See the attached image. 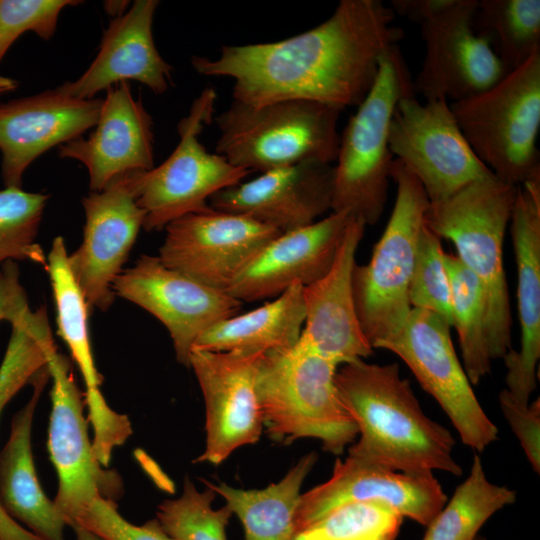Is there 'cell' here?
Returning a JSON list of instances; mask_svg holds the SVG:
<instances>
[{
  "label": "cell",
  "instance_id": "6da1fadb",
  "mask_svg": "<svg viewBox=\"0 0 540 540\" xmlns=\"http://www.w3.org/2000/svg\"><path fill=\"white\" fill-rule=\"evenodd\" d=\"M381 0H341L318 26L287 39L224 45L218 57L194 56L204 76L234 81L233 100L249 106L301 99L342 111L358 106L376 78L384 52L404 33Z\"/></svg>",
  "mask_w": 540,
  "mask_h": 540
},
{
  "label": "cell",
  "instance_id": "7a4b0ae2",
  "mask_svg": "<svg viewBox=\"0 0 540 540\" xmlns=\"http://www.w3.org/2000/svg\"><path fill=\"white\" fill-rule=\"evenodd\" d=\"M335 384L358 428L348 455L403 473L462 474L453 435L424 413L398 363H344Z\"/></svg>",
  "mask_w": 540,
  "mask_h": 540
},
{
  "label": "cell",
  "instance_id": "3957f363",
  "mask_svg": "<svg viewBox=\"0 0 540 540\" xmlns=\"http://www.w3.org/2000/svg\"><path fill=\"white\" fill-rule=\"evenodd\" d=\"M338 366L300 340L289 349L263 353L256 392L270 439L287 445L315 438L333 455L354 442L358 428L335 384Z\"/></svg>",
  "mask_w": 540,
  "mask_h": 540
},
{
  "label": "cell",
  "instance_id": "277c9868",
  "mask_svg": "<svg viewBox=\"0 0 540 540\" xmlns=\"http://www.w3.org/2000/svg\"><path fill=\"white\" fill-rule=\"evenodd\" d=\"M517 190L494 175L477 179L444 200L429 202L424 217L436 235L454 244L456 256L481 283L492 361L512 349L503 244Z\"/></svg>",
  "mask_w": 540,
  "mask_h": 540
},
{
  "label": "cell",
  "instance_id": "5b68a950",
  "mask_svg": "<svg viewBox=\"0 0 540 540\" xmlns=\"http://www.w3.org/2000/svg\"><path fill=\"white\" fill-rule=\"evenodd\" d=\"M415 95L398 44L380 58L372 87L349 119L334 165L332 212L346 211L365 225L376 224L388 197L393 155L389 130L397 103Z\"/></svg>",
  "mask_w": 540,
  "mask_h": 540
},
{
  "label": "cell",
  "instance_id": "8992f818",
  "mask_svg": "<svg viewBox=\"0 0 540 540\" xmlns=\"http://www.w3.org/2000/svg\"><path fill=\"white\" fill-rule=\"evenodd\" d=\"M340 110L315 101L288 99L249 106L238 101L215 118V153L251 173L305 161H336Z\"/></svg>",
  "mask_w": 540,
  "mask_h": 540
},
{
  "label": "cell",
  "instance_id": "52a82bcc",
  "mask_svg": "<svg viewBox=\"0 0 540 540\" xmlns=\"http://www.w3.org/2000/svg\"><path fill=\"white\" fill-rule=\"evenodd\" d=\"M449 105L471 149L498 180L519 187L540 175V52L486 90Z\"/></svg>",
  "mask_w": 540,
  "mask_h": 540
},
{
  "label": "cell",
  "instance_id": "ba28073f",
  "mask_svg": "<svg viewBox=\"0 0 540 540\" xmlns=\"http://www.w3.org/2000/svg\"><path fill=\"white\" fill-rule=\"evenodd\" d=\"M391 179L397 192L385 230L369 262L356 264L352 274L358 320L373 349L404 327L412 309L409 283L429 206L419 181L397 159L392 163Z\"/></svg>",
  "mask_w": 540,
  "mask_h": 540
},
{
  "label": "cell",
  "instance_id": "9c48e42d",
  "mask_svg": "<svg viewBox=\"0 0 540 540\" xmlns=\"http://www.w3.org/2000/svg\"><path fill=\"white\" fill-rule=\"evenodd\" d=\"M216 99V91L205 88L179 122V143L170 156L151 170L130 172L146 231H160L179 217L209 209L214 194L251 173L208 152L200 141L205 125L213 121Z\"/></svg>",
  "mask_w": 540,
  "mask_h": 540
},
{
  "label": "cell",
  "instance_id": "30bf717a",
  "mask_svg": "<svg viewBox=\"0 0 540 540\" xmlns=\"http://www.w3.org/2000/svg\"><path fill=\"white\" fill-rule=\"evenodd\" d=\"M45 353L52 379L48 451L58 476L53 501L71 526L95 499L117 502L123 495V483L118 473L101 465L94 454L84 415V393L52 336L45 342Z\"/></svg>",
  "mask_w": 540,
  "mask_h": 540
},
{
  "label": "cell",
  "instance_id": "8fae6325",
  "mask_svg": "<svg viewBox=\"0 0 540 540\" xmlns=\"http://www.w3.org/2000/svg\"><path fill=\"white\" fill-rule=\"evenodd\" d=\"M450 328L436 313L412 308L404 327L374 348L396 354L444 410L461 441L481 452L498 439V428L474 393L455 352Z\"/></svg>",
  "mask_w": 540,
  "mask_h": 540
},
{
  "label": "cell",
  "instance_id": "7c38bea8",
  "mask_svg": "<svg viewBox=\"0 0 540 540\" xmlns=\"http://www.w3.org/2000/svg\"><path fill=\"white\" fill-rule=\"evenodd\" d=\"M389 147L419 181L429 202L493 175L471 149L445 100L402 98L391 120Z\"/></svg>",
  "mask_w": 540,
  "mask_h": 540
},
{
  "label": "cell",
  "instance_id": "4fadbf2b",
  "mask_svg": "<svg viewBox=\"0 0 540 540\" xmlns=\"http://www.w3.org/2000/svg\"><path fill=\"white\" fill-rule=\"evenodd\" d=\"M113 291L165 326L177 361L187 367L199 337L217 322L238 314L242 306L227 291L207 286L150 255H142L124 269Z\"/></svg>",
  "mask_w": 540,
  "mask_h": 540
},
{
  "label": "cell",
  "instance_id": "5bb4252c",
  "mask_svg": "<svg viewBox=\"0 0 540 540\" xmlns=\"http://www.w3.org/2000/svg\"><path fill=\"white\" fill-rule=\"evenodd\" d=\"M158 257L167 267L226 291L279 230L246 215L212 209L170 222Z\"/></svg>",
  "mask_w": 540,
  "mask_h": 540
},
{
  "label": "cell",
  "instance_id": "9a60e30c",
  "mask_svg": "<svg viewBox=\"0 0 540 540\" xmlns=\"http://www.w3.org/2000/svg\"><path fill=\"white\" fill-rule=\"evenodd\" d=\"M476 6L477 0H450L420 24L425 55L413 80L415 95L450 103L486 90L505 75L492 49L474 30Z\"/></svg>",
  "mask_w": 540,
  "mask_h": 540
},
{
  "label": "cell",
  "instance_id": "2e32d148",
  "mask_svg": "<svg viewBox=\"0 0 540 540\" xmlns=\"http://www.w3.org/2000/svg\"><path fill=\"white\" fill-rule=\"evenodd\" d=\"M82 205L83 239L69 255V264L89 308L105 311L116 297L113 283L143 228L145 211L136 201L130 172L89 193Z\"/></svg>",
  "mask_w": 540,
  "mask_h": 540
},
{
  "label": "cell",
  "instance_id": "e0dca14e",
  "mask_svg": "<svg viewBox=\"0 0 540 540\" xmlns=\"http://www.w3.org/2000/svg\"><path fill=\"white\" fill-rule=\"evenodd\" d=\"M263 352L192 350L194 371L205 403V449L197 463L218 465L236 449L256 443L263 421L256 392Z\"/></svg>",
  "mask_w": 540,
  "mask_h": 540
},
{
  "label": "cell",
  "instance_id": "ac0fdd59",
  "mask_svg": "<svg viewBox=\"0 0 540 540\" xmlns=\"http://www.w3.org/2000/svg\"><path fill=\"white\" fill-rule=\"evenodd\" d=\"M381 501L427 527L448 498L433 473H403L348 455L336 459L331 477L301 494L295 535L333 508L352 501ZM294 535V536H295Z\"/></svg>",
  "mask_w": 540,
  "mask_h": 540
},
{
  "label": "cell",
  "instance_id": "d6986e66",
  "mask_svg": "<svg viewBox=\"0 0 540 540\" xmlns=\"http://www.w3.org/2000/svg\"><path fill=\"white\" fill-rule=\"evenodd\" d=\"M102 102L99 98H76L57 87L0 104L5 187L21 188L22 176L36 158L95 127Z\"/></svg>",
  "mask_w": 540,
  "mask_h": 540
},
{
  "label": "cell",
  "instance_id": "ffe728a7",
  "mask_svg": "<svg viewBox=\"0 0 540 540\" xmlns=\"http://www.w3.org/2000/svg\"><path fill=\"white\" fill-rule=\"evenodd\" d=\"M333 188V164L305 161L220 190L208 204L284 233L308 226L331 210Z\"/></svg>",
  "mask_w": 540,
  "mask_h": 540
},
{
  "label": "cell",
  "instance_id": "44dd1931",
  "mask_svg": "<svg viewBox=\"0 0 540 540\" xmlns=\"http://www.w3.org/2000/svg\"><path fill=\"white\" fill-rule=\"evenodd\" d=\"M350 215L332 212L269 241L226 290L240 302L277 297L295 284L322 278L336 258Z\"/></svg>",
  "mask_w": 540,
  "mask_h": 540
},
{
  "label": "cell",
  "instance_id": "7402d4cb",
  "mask_svg": "<svg viewBox=\"0 0 540 540\" xmlns=\"http://www.w3.org/2000/svg\"><path fill=\"white\" fill-rule=\"evenodd\" d=\"M509 222L517 267L520 348L502 359L507 368L505 389L527 405L537 387L540 358V176L518 187Z\"/></svg>",
  "mask_w": 540,
  "mask_h": 540
},
{
  "label": "cell",
  "instance_id": "603a6c76",
  "mask_svg": "<svg viewBox=\"0 0 540 540\" xmlns=\"http://www.w3.org/2000/svg\"><path fill=\"white\" fill-rule=\"evenodd\" d=\"M365 223L350 217L330 270L303 287L305 321L299 340L338 365L369 357L352 288L355 256Z\"/></svg>",
  "mask_w": 540,
  "mask_h": 540
},
{
  "label": "cell",
  "instance_id": "cb8c5ba5",
  "mask_svg": "<svg viewBox=\"0 0 540 540\" xmlns=\"http://www.w3.org/2000/svg\"><path fill=\"white\" fill-rule=\"evenodd\" d=\"M152 127L141 99L123 81L107 89L94 131L59 146V156L84 164L90 189L100 191L120 175L154 167Z\"/></svg>",
  "mask_w": 540,
  "mask_h": 540
},
{
  "label": "cell",
  "instance_id": "d4e9b609",
  "mask_svg": "<svg viewBox=\"0 0 540 540\" xmlns=\"http://www.w3.org/2000/svg\"><path fill=\"white\" fill-rule=\"evenodd\" d=\"M46 268L53 291L58 334L70 350L84 380V399L93 431V445L99 450H111L130 436L132 426L126 415L110 408L100 390L102 381L95 366L88 330L90 308L71 270L69 254L61 236L52 242Z\"/></svg>",
  "mask_w": 540,
  "mask_h": 540
},
{
  "label": "cell",
  "instance_id": "484cf974",
  "mask_svg": "<svg viewBox=\"0 0 540 540\" xmlns=\"http://www.w3.org/2000/svg\"><path fill=\"white\" fill-rule=\"evenodd\" d=\"M157 0H136L105 30L98 54L75 81L58 88L81 99L123 81L135 80L155 94H163L172 83V66L158 52L152 33Z\"/></svg>",
  "mask_w": 540,
  "mask_h": 540
},
{
  "label": "cell",
  "instance_id": "4316f807",
  "mask_svg": "<svg viewBox=\"0 0 540 540\" xmlns=\"http://www.w3.org/2000/svg\"><path fill=\"white\" fill-rule=\"evenodd\" d=\"M49 378L46 365L30 382L29 401L12 418L9 438L0 452V506L40 539L66 540L67 523L40 485L31 445L34 413Z\"/></svg>",
  "mask_w": 540,
  "mask_h": 540
},
{
  "label": "cell",
  "instance_id": "83f0119b",
  "mask_svg": "<svg viewBox=\"0 0 540 540\" xmlns=\"http://www.w3.org/2000/svg\"><path fill=\"white\" fill-rule=\"evenodd\" d=\"M305 321L303 286L295 284L273 301L223 319L206 330L193 350L268 352L293 347Z\"/></svg>",
  "mask_w": 540,
  "mask_h": 540
},
{
  "label": "cell",
  "instance_id": "f1b7e54d",
  "mask_svg": "<svg viewBox=\"0 0 540 540\" xmlns=\"http://www.w3.org/2000/svg\"><path fill=\"white\" fill-rule=\"evenodd\" d=\"M317 459L315 452L306 454L279 482L263 489H237L223 482L202 481L221 495L240 519L245 540H293L301 486Z\"/></svg>",
  "mask_w": 540,
  "mask_h": 540
},
{
  "label": "cell",
  "instance_id": "f546056e",
  "mask_svg": "<svg viewBox=\"0 0 540 540\" xmlns=\"http://www.w3.org/2000/svg\"><path fill=\"white\" fill-rule=\"evenodd\" d=\"M473 27L506 75L540 52V1L477 0Z\"/></svg>",
  "mask_w": 540,
  "mask_h": 540
},
{
  "label": "cell",
  "instance_id": "4dcf8cb0",
  "mask_svg": "<svg viewBox=\"0 0 540 540\" xmlns=\"http://www.w3.org/2000/svg\"><path fill=\"white\" fill-rule=\"evenodd\" d=\"M0 365V415L9 401L47 365L45 342L51 337L44 309L31 311L11 325ZM0 540H42L14 521L0 506Z\"/></svg>",
  "mask_w": 540,
  "mask_h": 540
},
{
  "label": "cell",
  "instance_id": "1f68e13d",
  "mask_svg": "<svg viewBox=\"0 0 540 540\" xmlns=\"http://www.w3.org/2000/svg\"><path fill=\"white\" fill-rule=\"evenodd\" d=\"M516 500V492L490 482L475 455L468 477L426 527L424 540H475L484 523Z\"/></svg>",
  "mask_w": 540,
  "mask_h": 540
},
{
  "label": "cell",
  "instance_id": "d6a6232c",
  "mask_svg": "<svg viewBox=\"0 0 540 540\" xmlns=\"http://www.w3.org/2000/svg\"><path fill=\"white\" fill-rule=\"evenodd\" d=\"M451 287L452 326L455 327L463 368L472 385L491 372L486 328V302L479 280L455 254L444 253Z\"/></svg>",
  "mask_w": 540,
  "mask_h": 540
},
{
  "label": "cell",
  "instance_id": "836d02e7",
  "mask_svg": "<svg viewBox=\"0 0 540 540\" xmlns=\"http://www.w3.org/2000/svg\"><path fill=\"white\" fill-rule=\"evenodd\" d=\"M403 519L384 502L352 501L333 508L293 540H395Z\"/></svg>",
  "mask_w": 540,
  "mask_h": 540
},
{
  "label": "cell",
  "instance_id": "e575fe53",
  "mask_svg": "<svg viewBox=\"0 0 540 540\" xmlns=\"http://www.w3.org/2000/svg\"><path fill=\"white\" fill-rule=\"evenodd\" d=\"M48 198L21 188L0 190V265L21 260L47 266L36 238Z\"/></svg>",
  "mask_w": 540,
  "mask_h": 540
},
{
  "label": "cell",
  "instance_id": "d590c367",
  "mask_svg": "<svg viewBox=\"0 0 540 540\" xmlns=\"http://www.w3.org/2000/svg\"><path fill=\"white\" fill-rule=\"evenodd\" d=\"M216 495L207 486L198 490L186 478L182 494L164 500L158 506L156 519L174 540H227L226 527L233 514L226 505L212 507Z\"/></svg>",
  "mask_w": 540,
  "mask_h": 540
},
{
  "label": "cell",
  "instance_id": "8d00e7d4",
  "mask_svg": "<svg viewBox=\"0 0 540 540\" xmlns=\"http://www.w3.org/2000/svg\"><path fill=\"white\" fill-rule=\"evenodd\" d=\"M444 253L441 238L424 221L418 237L408 296L412 308L434 312L452 326L451 287Z\"/></svg>",
  "mask_w": 540,
  "mask_h": 540
},
{
  "label": "cell",
  "instance_id": "74e56055",
  "mask_svg": "<svg viewBox=\"0 0 540 540\" xmlns=\"http://www.w3.org/2000/svg\"><path fill=\"white\" fill-rule=\"evenodd\" d=\"M75 0H0V61L9 47L27 31L50 39L56 30L60 12Z\"/></svg>",
  "mask_w": 540,
  "mask_h": 540
},
{
  "label": "cell",
  "instance_id": "f35d334b",
  "mask_svg": "<svg viewBox=\"0 0 540 540\" xmlns=\"http://www.w3.org/2000/svg\"><path fill=\"white\" fill-rule=\"evenodd\" d=\"M73 525L81 526L105 540H174L157 519L143 525L132 524L121 516L116 502L103 498L95 499Z\"/></svg>",
  "mask_w": 540,
  "mask_h": 540
},
{
  "label": "cell",
  "instance_id": "ab89813d",
  "mask_svg": "<svg viewBox=\"0 0 540 540\" xmlns=\"http://www.w3.org/2000/svg\"><path fill=\"white\" fill-rule=\"evenodd\" d=\"M499 404L505 419L533 470L540 472V399L523 405L518 403L506 390L499 394Z\"/></svg>",
  "mask_w": 540,
  "mask_h": 540
},
{
  "label": "cell",
  "instance_id": "60d3db41",
  "mask_svg": "<svg viewBox=\"0 0 540 540\" xmlns=\"http://www.w3.org/2000/svg\"><path fill=\"white\" fill-rule=\"evenodd\" d=\"M31 309L19 280V269L14 261L0 267V321L12 324L24 318Z\"/></svg>",
  "mask_w": 540,
  "mask_h": 540
},
{
  "label": "cell",
  "instance_id": "b9f144b4",
  "mask_svg": "<svg viewBox=\"0 0 540 540\" xmlns=\"http://www.w3.org/2000/svg\"><path fill=\"white\" fill-rule=\"evenodd\" d=\"M450 0H391L390 8L409 20L422 24L449 4Z\"/></svg>",
  "mask_w": 540,
  "mask_h": 540
},
{
  "label": "cell",
  "instance_id": "7bdbcfd3",
  "mask_svg": "<svg viewBox=\"0 0 540 540\" xmlns=\"http://www.w3.org/2000/svg\"><path fill=\"white\" fill-rule=\"evenodd\" d=\"M129 1H105V11L115 18L122 16L128 6Z\"/></svg>",
  "mask_w": 540,
  "mask_h": 540
},
{
  "label": "cell",
  "instance_id": "ee69618b",
  "mask_svg": "<svg viewBox=\"0 0 540 540\" xmlns=\"http://www.w3.org/2000/svg\"><path fill=\"white\" fill-rule=\"evenodd\" d=\"M75 533L76 540H105L97 534L78 525L71 526Z\"/></svg>",
  "mask_w": 540,
  "mask_h": 540
},
{
  "label": "cell",
  "instance_id": "f6af8a7d",
  "mask_svg": "<svg viewBox=\"0 0 540 540\" xmlns=\"http://www.w3.org/2000/svg\"><path fill=\"white\" fill-rule=\"evenodd\" d=\"M17 87V82L9 77L0 75V95L8 93Z\"/></svg>",
  "mask_w": 540,
  "mask_h": 540
},
{
  "label": "cell",
  "instance_id": "bcb514c9",
  "mask_svg": "<svg viewBox=\"0 0 540 540\" xmlns=\"http://www.w3.org/2000/svg\"><path fill=\"white\" fill-rule=\"evenodd\" d=\"M475 540H485L483 537L477 536Z\"/></svg>",
  "mask_w": 540,
  "mask_h": 540
},
{
  "label": "cell",
  "instance_id": "7dc6e473",
  "mask_svg": "<svg viewBox=\"0 0 540 540\" xmlns=\"http://www.w3.org/2000/svg\"><path fill=\"white\" fill-rule=\"evenodd\" d=\"M424 540V539H423Z\"/></svg>",
  "mask_w": 540,
  "mask_h": 540
}]
</instances>
